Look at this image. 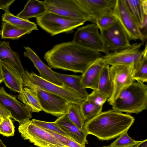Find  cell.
<instances>
[{"label": "cell", "mask_w": 147, "mask_h": 147, "mask_svg": "<svg viewBox=\"0 0 147 147\" xmlns=\"http://www.w3.org/2000/svg\"><path fill=\"white\" fill-rule=\"evenodd\" d=\"M22 78L23 86L31 89L36 94L42 111L58 117L66 113L69 102L42 89L25 78Z\"/></svg>", "instance_id": "4"}, {"label": "cell", "mask_w": 147, "mask_h": 147, "mask_svg": "<svg viewBox=\"0 0 147 147\" xmlns=\"http://www.w3.org/2000/svg\"><path fill=\"white\" fill-rule=\"evenodd\" d=\"M32 32L21 28L9 23L3 22L1 25L0 35L2 39L12 40L19 38L23 35L29 34Z\"/></svg>", "instance_id": "26"}, {"label": "cell", "mask_w": 147, "mask_h": 147, "mask_svg": "<svg viewBox=\"0 0 147 147\" xmlns=\"http://www.w3.org/2000/svg\"><path fill=\"white\" fill-rule=\"evenodd\" d=\"M89 16L90 22L94 23L97 19L111 11L116 0H75Z\"/></svg>", "instance_id": "15"}, {"label": "cell", "mask_w": 147, "mask_h": 147, "mask_svg": "<svg viewBox=\"0 0 147 147\" xmlns=\"http://www.w3.org/2000/svg\"><path fill=\"white\" fill-rule=\"evenodd\" d=\"M134 66L120 65H111L110 74L113 85L111 95L107 101L110 105L125 88L135 81L133 78Z\"/></svg>", "instance_id": "12"}, {"label": "cell", "mask_w": 147, "mask_h": 147, "mask_svg": "<svg viewBox=\"0 0 147 147\" xmlns=\"http://www.w3.org/2000/svg\"><path fill=\"white\" fill-rule=\"evenodd\" d=\"M18 129L23 139L38 147H67L30 120L20 124Z\"/></svg>", "instance_id": "7"}, {"label": "cell", "mask_w": 147, "mask_h": 147, "mask_svg": "<svg viewBox=\"0 0 147 147\" xmlns=\"http://www.w3.org/2000/svg\"><path fill=\"white\" fill-rule=\"evenodd\" d=\"M109 65L106 64L103 67L100 74L98 90L110 97L112 93L113 85L110 74Z\"/></svg>", "instance_id": "27"}, {"label": "cell", "mask_w": 147, "mask_h": 147, "mask_svg": "<svg viewBox=\"0 0 147 147\" xmlns=\"http://www.w3.org/2000/svg\"><path fill=\"white\" fill-rule=\"evenodd\" d=\"M9 42L0 43V63L10 67L22 77L25 72L18 54L11 49Z\"/></svg>", "instance_id": "16"}, {"label": "cell", "mask_w": 147, "mask_h": 147, "mask_svg": "<svg viewBox=\"0 0 147 147\" xmlns=\"http://www.w3.org/2000/svg\"><path fill=\"white\" fill-rule=\"evenodd\" d=\"M15 128L10 118L3 119L0 124V134L4 136L9 137L14 135Z\"/></svg>", "instance_id": "36"}, {"label": "cell", "mask_w": 147, "mask_h": 147, "mask_svg": "<svg viewBox=\"0 0 147 147\" xmlns=\"http://www.w3.org/2000/svg\"><path fill=\"white\" fill-rule=\"evenodd\" d=\"M44 129L55 137L63 144L67 147H86L85 145L78 143L70 138L66 137L46 129Z\"/></svg>", "instance_id": "35"}, {"label": "cell", "mask_w": 147, "mask_h": 147, "mask_svg": "<svg viewBox=\"0 0 147 147\" xmlns=\"http://www.w3.org/2000/svg\"><path fill=\"white\" fill-rule=\"evenodd\" d=\"M25 51L24 55L29 59L38 71L40 76L52 83L62 85L61 81L54 74V71L44 63L34 51L28 47H24Z\"/></svg>", "instance_id": "18"}, {"label": "cell", "mask_w": 147, "mask_h": 147, "mask_svg": "<svg viewBox=\"0 0 147 147\" xmlns=\"http://www.w3.org/2000/svg\"><path fill=\"white\" fill-rule=\"evenodd\" d=\"M1 19L3 22L9 23L18 27L31 32L33 30H38L37 25L35 23L29 20L19 18L11 13L9 10L5 11L2 16Z\"/></svg>", "instance_id": "24"}, {"label": "cell", "mask_w": 147, "mask_h": 147, "mask_svg": "<svg viewBox=\"0 0 147 147\" xmlns=\"http://www.w3.org/2000/svg\"><path fill=\"white\" fill-rule=\"evenodd\" d=\"M47 12L42 1L38 0L28 1L23 10L16 16L22 19L29 20L32 18H38Z\"/></svg>", "instance_id": "22"}, {"label": "cell", "mask_w": 147, "mask_h": 147, "mask_svg": "<svg viewBox=\"0 0 147 147\" xmlns=\"http://www.w3.org/2000/svg\"><path fill=\"white\" fill-rule=\"evenodd\" d=\"M0 147H7L0 139Z\"/></svg>", "instance_id": "41"}, {"label": "cell", "mask_w": 147, "mask_h": 147, "mask_svg": "<svg viewBox=\"0 0 147 147\" xmlns=\"http://www.w3.org/2000/svg\"><path fill=\"white\" fill-rule=\"evenodd\" d=\"M108 98V97L106 95L97 90H93L90 94H89L86 100L98 105L103 107Z\"/></svg>", "instance_id": "34"}, {"label": "cell", "mask_w": 147, "mask_h": 147, "mask_svg": "<svg viewBox=\"0 0 147 147\" xmlns=\"http://www.w3.org/2000/svg\"><path fill=\"white\" fill-rule=\"evenodd\" d=\"M3 119L0 116V124L2 123L3 121Z\"/></svg>", "instance_id": "42"}, {"label": "cell", "mask_w": 147, "mask_h": 147, "mask_svg": "<svg viewBox=\"0 0 147 147\" xmlns=\"http://www.w3.org/2000/svg\"><path fill=\"white\" fill-rule=\"evenodd\" d=\"M112 13L127 33L130 40H139L144 43L146 39L124 0H116Z\"/></svg>", "instance_id": "9"}, {"label": "cell", "mask_w": 147, "mask_h": 147, "mask_svg": "<svg viewBox=\"0 0 147 147\" xmlns=\"http://www.w3.org/2000/svg\"><path fill=\"white\" fill-rule=\"evenodd\" d=\"M100 30L105 54L127 48L131 45L127 33L117 20L108 28Z\"/></svg>", "instance_id": "8"}, {"label": "cell", "mask_w": 147, "mask_h": 147, "mask_svg": "<svg viewBox=\"0 0 147 147\" xmlns=\"http://www.w3.org/2000/svg\"><path fill=\"white\" fill-rule=\"evenodd\" d=\"M54 74L62 84L70 88L87 98L89 94L81 81L82 75L60 74L54 71Z\"/></svg>", "instance_id": "21"}, {"label": "cell", "mask_w": 147, "mask_h": 147, "mask_svg": "<svg viewBox=\"0 0 147 147\" xmlns=\"http://www.w3.org/2000/svg\"><path fill=\"white\" fill-rule=\"evenodd\" d=\"M147 46L146 43L142 57L140 62L135 66L133 78L136 81L143 83L147 82Z\"/></svg>", "instance_id": "29"}, {"label": "cell", "mask_w": 147, "mask_h": 147, "mask_svg": "<svg viewBox=\"0 0 147 147\" xmlns=\"http://www.w3.org/2000/svg\"><path fill=\"white\" fill-rule=\"evenodd\" d=\"M38 25L51 36L68 32L84 24L85 20L68 18L47 12L36 18Z\"/></svg>", "instance_id": "5"}, {"label": "cell", "mask_w": 147, "mask_h": 147, "mask_svg": "<svg viewBox=\"0 0 147 147\" xmlns=\"http://www.w3.org/2000/svg\"><path fill=\"white\" fill-rule=\"evenodd\" d=\"M107 64L103 58L92 64L82 75V82L84 87L93 90H98L99 80L102 70Z\"/></svg>", "instance_id": "19"}, {"label": "cell", "mask_w": 147, "mask_h": 147, "mask_svg": "<svg viewBox=\"0 0 147 147\" xmlns=\"http://www.w3.org/2000/svg\"><path fill=\"white\" fill-rule=\"evenodd\" d=\"M140 30L147 21V0H124Z\"/></svg>", "instance_id": "20"}, {"label": "cell", "mask_w": 147, "mask_h": 147, "mask_svg": "<svg viewBox=\"0 0 147 147\" xmlns=\"http://www.w3.org/2000/svg\"><path fill=\"white\" fill-rule=\"evenodd\" d=\"M111 105L113 109L129 113L138 114L146 109L147 85L134 81L120 92Z\"/></svg>", "instance_id": "3"}, {"label": "cell", "mask_w": 147, "mask_h": 147, "mask_svg": "<svg viewBox=\"0 0 147 147\" xmlns=\"http://www.w3.org/2000/svg\"><path fill=\"white\" fill-rule=\"evenodd\" d=\"M4 79L2 67L0 63V84L3 82Z\"/></svg>", "instance_id": "39"}, {"label": "cell", "mask_w": 147, "mask_h": 147, "mask_svg": "<svg viewBox=\"0 0 147 147\" xmlns=\"http://www.w3.org/2000/svg\"><path fill=\"white\" fill-rule=\"evenodd\" d=\"M117 20L112 14L111 11L96 19L94 23L98 26L99 30H101L109 27Z\"/></svg>", "instance_id": "33"}, {"label": "cell", "mask_w": 147, "mask_h": 147, "mask_svg": "<svg viewBox=\"0 0 147 147\" xmlns=\"http://www.w3.org/2000/svg\"><path fill=\"white\" fill-rule=\"evenodd\" d=\"M4 77L3 82L5 86L11 90L23 92V84L22 77L9 67L1 63Z\"/></svg>", "instance_id": "23"}, {"label": "cell", "mask_w": 147, "mask_h": 147, "mask_svg": "<svg viewBox=\"0 0 147 147\" xmlns=\"http://www.w3.org/2000/svg\"><path fill=\"white\" fill-rule=\"evenodd\" d=\"M143 141H137L133 139L129 136L127 131L120 135L108 146L109 147H133Z\"/></svg>", "instance_id": "31"}, {"label": "cell", "mask_w": 147, "mask_h": 147, "mask_svg": "<svg viewBox=\"0 0 147 147\" xmlns=\"http://www.w3.org/2000/svg\"><path fill=\"white\" fill-rule=\"evenodd\" d=\"M33 84L42 89L59 96L68 101L80 105L86 98L65 86L58 85L48 81L33 72L26 70L22 75Z\"/></svg>", "instance_id": "6"}, {"label": "cell", "mask_w": 147, "mask_h": 147, "mask_svg": "<svg viewBox=\"0 0 147 147\" xmlns=\"http://www.w3.org/2000/svg\"><path fill=\"white\" fill-rule=\"evenodd\" d=\"M66 114L71 122L79 129H84L85 121L81 111L80 105L69 102Z\"/></svg>", "instance_id": "28"}, {"label": "cell", "mask_w": 147, "mask_h": 147, "mask_svg": "<svg viewBox=\"0 0 147 147\" xmlns=\"http://www.w3.org/2000/svg\"><path fill=\"white\" fill-rule=\"evenodd\" d=\"M18 98L27 105L32 112L39 113L42 111L37 95L31 89L27 87L23 88V92L19 94Z\"/></svg>", "instance_id": "25"}, {"label": "cell", "mask_w": 147, "mask_h": 147, "mask_svg": "<svg viewBox=\"0 0 147 147\" xmlns=\"http://www.w3.org/2000/svg\"><path fill=\"white\" fill-rule=\"evenodd\" d=\"M102 147H109L108 146H102Z\"/></svg>", "instance_id": "43"}, {"label": "cell", "mask_w": 147, "mask_h": 147, "mask_svg": "<svg viewBox=\"0 0 147 147\" xmlns=\"http://www.w3.org/2000/svg\"><path fill=\"white\" fill-rule=\"evenodd\" d=\"M99 30L94 23L79 28L75 33L72 41L89 49L104 53Z\"/></svg>", "instance_id": "13"}, {"label": "cell", "mask_w": 147, "mask_h": 147, "mask_svg": "<svg viewBox=\"0 0 147 147\" xmlns=\"http://www.w3.org/2000/svg\"><path fill=\"white\" fill-rule=\"evenodd\" d=\"M15 0H0V9L4 11L9 10L10 5Z\"/></svg>", "instance_id": "37"}, {"label": "cell", "mask_w": 147, "mask_h": 147, "mask_svg": "<svg viewBox=\"0 0 147 147\" xmlns=\"http://www.w3.org/2000/svg\"><path fill=\"white\" fill-rule=\"evenodd\" d=\"M0 103L10 112L11 118L20 124L32 118V112L30 108L18 101L15 97L7 93L3 87L0 88Z\"/></svg>", "instance_id": "14"}, {"label": "cell", "mask_w": 147, "mask_h": 147, "mask_svg": "<svg viewBox=\"0 0 147 147\" xmlns=\"http://www.w3.org/2000/svg\"><path fill=\"white\" fill-rule=\"evenodd\" d=\"M147 139L144 140L143 142L133 147H147Z\"/></svg>", "instance_id": "40"}, {"label": "cell", "mask_w": 147, "mask_h": 147, "mask_svg": "<svg viewBox=\"0 0 147 147\" xmlns=\"http://www.w3.org/2000/svg\"><path fill=\"white\" fill-rule=\"evenodd\" d=\"M143 44L141 42L133 43L127 48L105 54L103 59L109 65H134V68L143 55V50H140Z\"/></svg>", "instance_id": "10"}, {"label": "cell", "mask_w": 147, "mask_h": 147, "mask_svg": "<svg viewBox=\"0 0 147 147\" xmlns=\"http://www.w3.org/2000/svg\"><path fill=\"white\" fill-rule=\"evenodd\" d=\"M31 122L43 129H46L60 135L69 137L55 122H47L33 119ZM70 138V137H69Z\"/></svg>", "instance_id": "32"}, {"label": "cell", "mask_w": 147, "mask_h": 147, "mask_svg": "<svg viewBox=\"0 0 147 147\" xmlns=\"http://www.w3.org/2000/svg\"><path fill=\"white\" fill-rule=\"evenodd\" d=\"M0 116L3 119L7 118H11L10 112L1 103H0Z\"/></svg>", "instance_id": "38"}, {"label": "cell", "mask_w": 147, "mask_h": 147, "mask_svg": "<svg viewBox=\"0 0 147 147\" xmlns=\"http://www.w3.org/2000/svg\"><path fill=\"white\" fill-rule=\"evenodd\" d=\"M42 1L47 12L68 18L90 21L89 16L75 0H45Z\"/></svg>", "instance_id": "11"}, {"label": "cell", "mask_w": 147, "mask_h": 147, "mask_svg": "<svg viewBox=\"0 0 147 147\" xmlns=\"http://www.w3.org/2000/svg\"><path fill=\"white\" fill-rule=\"evenodd\" d=\"M135 119L130 115L114 109L101 112L85 122L84 129L88 135L102 140H111L127 131Z\"/></svg>", "instance_id": "2"}, {"label": "cell", "mask_w": 147, "mask_h": 147, "mask_svg": "<svg viewBox=\"0 0 147 147\" xmlns=\"http://www.w3.org/2000/svg\"><path fill=\"white\" fill-rule=\"evenodd\" d=\"M85 122L95 117L102 112L103 107L86 100L80 105Z\"/></svg>", "instance_id": "30"}, {"label": "cell", "mask_w": 147, "mask_h": 147, "mask_svg": "<svg viewBox=\"0 0 147 147\" xmlns=\"http://www.w3.org/2000/svg\"><path fill=\"white\" fill-rule=\"evenodd\" d=\"M103 56L100 52L72 41L55 45L45 53L44 59L50 68L83 74L92 64Z\"/></svg>", "instance_id": "1"}, {"label": "cell", "mask_w": 147, "mask_h": 147, "mask_svg": "<svg viewBox=\"0 0 147 147\" xmlns=\"http://www.w3.org/2000/svg\"><path fill=\"white\" fill-rule=\"evenodd\" d=\"M69 136L81 144H88V135L84 129H81L71 122L66 113L58 118L54 121Z\"/></svg>", "instance_id": "17"}]
</instances>
